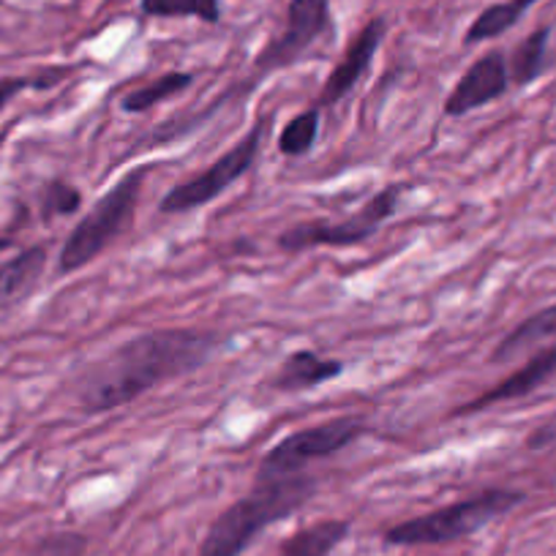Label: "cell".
I'll return each instance as SVG.
<instances>
[{"mask_svg": "<svg viewBox=\"0 0 556 556\" xmlns=\"http://www.w3.org/2000/svg\"><path fill=\"white\" fill-rule=\"evenodd\" d=\"M222 350V336L194 328H162L123 341L77 382V401L90 415L121 409L164 382L205 366Z\"/></svg>", "mask_w": 556, "mask_h": 556, "instance_id": "obj_1", "label": "cell"}, {"mask_svg": "<svg viewBox=\"0 0 556 556\" xmlns=\"http://www.w3.org/2000/svg\"><path fill=\"white\" fill-rule=\"evenodd\" d=\"M317 494V478L287 475V478L256 480L243 500L232 502L207 529L197 556H240L267 527L295 516Z\"/></svg>", "mask_w": 556, "mask_h": 556, "instance_id": "obj_2", "label": "cell"}, {"mask_svg": "<svg viewBox=\"0 0 556 556\" xmlns=\"http://www.w3.org/2000/svg\"><path fill=\"white\" fill-rule=\"evenodd\" d=\"M527 500L523 491L516 489H485L467 496L462 502L431 510L426 516L409 518L384 532V543L390 545H445L453 540L469 538L480 532L496 518L507 516Z\"/></svg>", "mask_w": 556, "mask_h": 556, "instance_id": "obj_3", "label": "cell"}, {"mask_svg": "<svg viewBox=\"0 0 556 556\" xmlns=\"http://www.w3.org/2000/svg\"><path fill=\"white\" fill-rule=\"evenodd\" d=\"M151 167H134L90 207L88 216L68 232L63 243L61 256H58V273H74L79 267L90 265L106 245L115 243L123 235L126 224L131 222L137 211L139 194L146 186Z\"/></svg>", "mask_w": 556, "mask_h": 556, "instance_id": "obj_4", "label": "cell"}, {"mask_svg": "<svg viewBox=\"0 0 556 556\" xmlns=\"http://www.w3.org/2000/svg\"><path fill=\"white\" fill-rule=\"evenodd\" d=\"M366 434V420L350 415L333 417V420H325L319 426H308L303 431H292L290 437H285L265 453V458L256 467V480L287 478V475L303 472L308 464L336 456Z\"/></svg>", "mask_w": 556, "mask_h": 556, "instance_id": "obj_5", "label": "cell"}, {"mask_svg": "<svg viewBox=\"0 0 556 556\" xmlns=\"http://www.w3.org/2000/svg\"><path fill=\"white\" fill-rule=\"evenodd\" d=\"M265 134L267 117H260V121H256L229 151H224L211 167H205L200 175H194V178L184 180V184L175 186L173 191H167L164 200L159 202V213H164V216H178V213L197 211V207L218 200L229 186L238 184V180L254 167L256 156H260L262 151V139H265Z\"/></svg>", "mask_w": 556, "mask_h": 556, "instance_id": "obj_6", "label": "cell"}, {"mask_svg": "<svg viewBox=\"0 0 556 556\" xmlns=\"http://www.w3.org/2000/svg\"><path fill=\"white\" fill-rule=\"evenodd\" d=\"M401 194L404 186H388V189L377 191L355 216L344 218V222H301L287 227L278 235V249L298 254V251L319 249V245H355L363 240L374 238L388 218L395 216L401 205Z\"/></svg>", "mask_w": 556, "mask_h": 556, "instance_id": "obj_7", "label": "cell"}, {"mask_svg": "<svg viewBox=\"0 0 556 556\" xmlns=\"http://www.w3.org/2000/svg\"><path fill=\"white\" fill-rule=\"evenodd\" d=\"M333 28L330 0H290L285 28L273 36L254 58L256 74H273L290 68Z\"/></svg>", "mask_w": 556, "mask_h": 556, "instance_id": "obj_8", "label": "cell"}, {"mask_svg": "<svg viewBox=\"0 0 556 556\" xmlns=\"http://www.w3.org/2000/svg\"><path fill=\"white\" fill-rule=\"evenodd\" d=\"M384 34H388V20L374 17L357 30L355 39L350 41V47L344 50L341 61L336 63L333 72L328 74L323 85V93H319L317 110H330L333 104H339L344 96H350L357 88V83L363 79V74L371 68L374 58H377L379 47H382Z\"/></svg>", "mask_w": 556, "mask_h": 556, "instance_id": "obj_9", "label": "cell"}, {"mask_svg": "<svg viewBox=\"0 0 556 556\" xmlns=\"http://www.w3.org/2000/svg\"><path fill=\"white\" fill-rule=\"evenodd\" d=\"M507 88H510V72H507L505 52H485V55H480L478 61L462 74L456 88L451 90V96H447L445 101V115H469V112L502 99V96L507 93Z\"/></svg>", "mask_w": 556, "mask_h": 556, "instance_id": "obj_10", "label": "cell"}, {"mask_svg": "<svg viewBox=\"0 0 556 556\" xmlns=\"http://www.w3.org/2000/svg\"><path fill=\"white\" fill-rule=\"evenodd\" d=\"M556 374V344L543 346V350L534 352L521 368H516L513 374H507L502 382H496L494 388H489L485 393H480L478 399L467 401L458 409H453V417H467L478 415V412L491 409L494 404H505V401L523 399V395L534 393L538 388H543L551 377Z\"/></svg>", "mask_w": 556, "mask_h": 556, "instance_id": "obj_11", "label": "cell"}, {"mask_svg": "<svg viewBox=\"0 0 556 556\" xmlns=\"http://www.w3.org/2000/svg\"><path fill=\"white\" fill-rule=\"evenodd\" d=\"M344 374V363L333 357H319L312 350H298L281 363L278 374L273 377V390L281 393H298V390H312L317 384L333 382Z\"/></svg>", "mask_w": 556, "mask_h": 556, "instance_id": "obj_12", "label": "cell"}, {"mask_svg": "<svg viewBox=\"0 0 556 556\" xmlns=\"http://www.w3.org/2000/svg\"><path fill=\"white\" fill-rule=\"evenodd\" d=\"M47 267L45 245H30L20 251L12 260L0 262V306H12L23 301L36 285Z\"/></svg>", "mask_w": 556, "mask_h": 556, "instance_id": "obj_13", "label": "cell"}, {"mask_svg": "<svg viewBox=\"0 0 556 556\" xmlns=\"http://www.w3.org/2000/svg\"><path fill=\"white\" fill-rule=\"evenodd\" d=\"M554 339H556V303L554 306L540 308L538 314H532V317H527L523 323H518L516 328H513L510 333L496 344V350L491 352V363H507L513 361V357L521 355V352Z\"/></svg>", "mask_w": 556, "mask_h": 556, "instance_id": "obj_14", "label": "cell"}, {"mask_svg": "<svg viewBox=\"0 0 556 556\" xmlns=\"http://www.w3.org/2000/svg\"><path fill=\"white\" fill-rule=\"evenodd\" d=\"M350 529L352 523L344 521V518L317 521L312 527L298 529L292 538H287L278 556H330L339 548V543H344Z\"/></svg>", "mask_w": 556, "mask_h": 556, "instance_id": "obj_15", "label": "cell"}, {"mask_svg": "<svg viewBox=\"0 0 556 556\" xmlns=\"http://www.w3.org/2000/svg\"><path fill=\"white\" fill-rule=\"evenodd\" d=\"M191 83H194V74H189V72L162 74V77H156L153 83L139 85V88H134L131 93L123 96L121 106H123V112H128V115H139V112L153 110V106L162 104V101H167V99H173V96L189 90Z\"/></svg>", "mask_w": 556, "mask_h": 556, "instance_id": "obj_16", "label": "cell"}, {"mask_svg": "<svg viewBox=\"0 0 556 556\" xmlns=\"http://www.w3.org/2000/svg\"><path fill=\"white\" fill-rule=\"evenodd\" d=\"M551 28H538L513 50L510 61H507V72H510V83L518 88H527L534 79L543 74L545 68V52H548Z\"/></svg>", "mask_w": 556, "mask_h": 556, "instance_id": "obj_17", "label": "cell"}, {"mask_svg": "<svg viewBox=\"0 0 556 556\" xmlns=\"http://www.w3.org/2000/svg\"><path fill=\"white\" fill-rule=\"evenodd\" d=\"M139 12L159 20L194 17L205 25H218L222 23V0H142Z\"/></svg>", "mask_w": 556, "mask_h": 556, "instance_id": "obj_18", "label": "cell"}, {"mask_svg": "<svg viewBox=\"0 0 556 556\" xmlns=\"http://www.w3.org/2000/svg\"><path fill=\"white\" fill-rule=\"evenodd\" d=\"M521 17L523 12L513 3V0H505V3H491V7H485L483 12L475 17V23L467 28V34H464V47L480 45V41H489V39H500L502 34L516 28Z\"/></svg>", "mask_w": 556, "mask_h": 556, "instance_id": "obj_19", "label": "cell"}, {"mask_svg": "<svg viewBox=\"0 0 556 556\" xmlns=\"http://www.w3.org/2000/svg\"><path fill=\"white\" fill-rule=\"evenodd\" d=\"M319 137V110L312 106V110L301 112V115L292 117L285 128H281V137H278V151L285 156H306L314 148Z\"/></svg>", "mask_w": 556, "mask_h": 556, "instance_id": "obj_20", "label": "cell"}, {"mask_svg": "<svg viewBox=\"0 0 556 556\" xmlns=\"http://www.w3.org/2000/svg\"><path fill=\"white\" fill-rule=\"evenodd\" d=\"M83 207V194L77 186L66 184V180H52L45 189V200H41V211L47 216H72Z\"/></svg>", "mask_w": 556, "mask_h": 556, "instance_id": "obj_21", "label": "cell"}, {"mask_svg": "<svg viewBox=\"0 0 556 556\" xmlns=\"http://www.w3.org/2000/svg\"><path fill=\"white\" fill-rule=\"evenodd\" d=\"M61 79V72H50L45 74V77H9V79H0V112H3V106L9 104V101L14 99L17 93H23V90H30V88H52V85Z\"/></svg>", "mask_w": 556, "mask_h": 556, "instance_id": "obj_22", "label": "cell"}, {"mask_svg": "<svg viewBox=\"0 0 556 556\" xmlns=\"http://www.w3.org/2000/svg\"><path fill=\"white\" fill-rule=\"evenodd\" d=\"M513 3H516V7L521 9V12H527V9H532L534 3H540V0H513Z\"/></svg>", "mask_w": 556, "mask_h": 556, "instance_id": "obj_23", "label": "cell"}, {"mask_svg": "<svg viewBox=\"0 0 556 556\" xmlns=\"http://www.w3.org/2000/svg\"><path fill=\"white\" fill-rule=\"evenodd\" d=\"M9 245H12V240H9V238H0V251L9 249Z\"/></svg>", "mask_w": 556, "mask_h": 556, "instance_id": "obj_24", "label": "cell"}]
</instances>
